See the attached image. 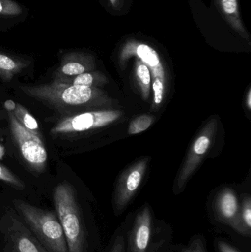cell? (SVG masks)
<instances>
[{
    "label": "cell",
    "mask_w": 251,
    "mask_h": 252,
    "mask_svg": "<svg viewBox=\"0 0 251 252\" xmlns=\"http://www.w3.org/2000/svg\"><path fill=\"white\" fill-rule=\"evenodd\" d=\"M29 65L28 61L0 53V78L10 81Z\"/></svg>",
    "instance_id": "cell-9"
},
{
    "label": "cell",
    "mask_w": 251,
    "mask_h": 252,
    "mask_svg": "<svg viewBox=\"0 0 251 252\" xmlns=\"http://www.w3.org/2000/svg\"><path fill=\"white\" fill-rule=\"evenodd\" d=\"M18 122L27 130H29L35 134H40L39 126L36 119L19 103H16L14 108L10 112Z\"/></svg>",
    "instance_id": "cell-10"
},
{
    "label": "cell",
    "mask_w": 251,
    "mask_h": 252,
    "mask_svg": "<svg viewBox=\"0 0 251 252\" xmlns=\"http://www.w3.org/2000/svg\"><path fill=\"white\" fill-rule=\"evenodd\" d=\"M137 53L146 63L150 66H155L159 64V59L157 53L149 46L141 44L137 49Z\"/></svg>",
    "instance_id": "cell-13"
},
{
    "label": "cell",
    "mask_w": 251,
    "mask_h": 252,
    "mask_svg": "<svg viewBox=\"0 0 251 252\" xmlns=\"http://www.w3.org/2000/svg\"><path fill=\"white\" fill-rule=\"evenodd\" d=\"M18 213L27 226L48 252H68L61 225L56 213L21 200H15Z\"/></svg>",
    "instance_id": "cell-3"
},
{
    "label": "cell",
    "mask_w": 251,
    "mask_h": 252,
    "mask_svg": "<svg viewBox=\"0 0 251 252\" xmlns=\"http://www.w3.org/2000/svg\"><path fill=\"white\" fill-rule=\"evenodd\" d=\"M109 252H125V239L122 235L115 237Z\"/></svg>",
    "instance_id": "cell-18"
},
{
    "label": "cell",
    "mask_w": 251,
    "mask_h": 252,
    "mask_svg": "<svg viewBox=\"0 0 251 252\" xmlns=\"http://www.w3.org/2000/svg\"><path fill=\"white\" fill-rule=\"evenodd\" d=\"M181 252H207L206 246L202 238H195L190 241V244L185 248L183 249Z\"/></svg>",
    "instance_id": "cell-16"
},
{
    "label": "cell",
    "mask_w": 251,
    "mask_h": 252,
    "mask_svg": "<svg viewBox=\"0 0 251 252\" xmlns=\"http://www.w3.org/2000/svg\"><path fill=\"white\" fill-rule=\"evenodd\" d=\"M88 59L79 53H68L63 56L60 66L53 73V81H59L85 73L88 70Z\"/></svg>",
    "instance_id": "cell-8"
},
{
    "label": "cell",
    "mask_w": 251,
    "mask_h": 252,
    "mask_svg": "<svg viewBox=\"0 0 251 252\" xmlns=\"http://www.w3.org/2000/svg\"><path fill=\"white\" fill-rule=\"evenodd\" d=\"M8 117L12 136L24 159L35 171H44L47 166V152L41 135L27 130L10 112Z\"/></svg>",
    "instance_id": "cell-5"
},
{
    "label": "cell",
    "mask_w": 251,
    "mask_h": 252,
    "mask_svg": "<svg viewBox=\"0 0 251 252\" xmlns=\"http://www.w3.org/2000/svg\"><path fill=\"white\" fill-rule=\"evenodd\" d=\"M0 231L7 252H48L26 223L12 211H7L0 219Z\"/></svg>",
    "instance_id": "cell-4"
},
{
    "label": "cell",
    "mask_w": 251,
    "mask_h": 252,
    "mask_svg": "<svg viewBox=\"0 0 251 252\" xmlns=\"http://www.w3.org/2000/svg\"><path fill=\"white\" fill-rule=\"evenodd\" d=\"M249 107H251V93H250V94H249Z\"/></svg>",
    "instance_id": "cell-24"
},
{
    "label": "cell",
    "mask_w": 251,
    "mask_h": 252,
    "mask_svg": "<svg viewBox=\"0 0 251 252\" xmlns=\"http://www.w3.org/2000/svg\"><path fill=\"white\" fill-rule=\"evenodd\" d=\"M153 90L155 93V102L156 104L161 103L162 100V94H163V84L159 79H156L153 84Z\"/></svg>",
    "instance_id": "cell-20"
},
{
    "label": "cell",
    "mask_w": 251,
    "mask_h": 252,
    "mask_svg": "<svg viewBox=\"0 0 251 252\" xmlns=\"http://www.w3.org/2000/svg\"><path fill=\"white\" fill-rule=\"evenodd\" d=\"M20 90L29 97L67 116L90 103L94 94L90 87L68 85L54 81L40 85L21 86Z\"/></svg>",
    "instance_id": "cell-2"
},
{
    "label": "cell",
    "mask_w": 251,
    "mask_h": 252,
    "mask_svg": "<svg viewBox=\"0 0 251 252\" xmlns=\"http://www.w3.org/2000/svg\"><path fill=\"white\" fill-rule=\"evenodd\" d=\"M218 217L221 223L229 226L237 233L250 236L242 223L238 201L232 192H225L221 197L218 206Z\"/></svg>",
    "instance_id": "cell-7"
},
{
    "label": "cell",
    "mask_w": 251,
    "mask_h": 252,
    "mask_svg": "<svg viewBox=\"0 0 251 252\" xmlns=\"http://www.w3.org/2000/svg\"><path fill=\"white\" fill-rule=\"evenodd\" d=\"M139 78L141 80V82L144 84H149L150 81V72L145 65H141L137 70Z\"/></svg>",
    "instance_id": "cell-21"
},
{
    "label": "cell",
    "mask_w": 251,
    "mask_h": 252,
    "mask_svg": "<svg viewBox=\"0 0 251 252\" xmlns=\"http://www.w3.org/2000/svg\"><path fill=\"white\" fill-rule=\"evenodd\" d=\"M217 245H218V251L219 252H240L237 251L232 246L230 245L229 244L223 241V240L218 241L217 242Z\"/></svg>",
    "instance_id": "cell-23"
},
{
    "label": "cell",
    "mask_w": 251,
    "mask_h": 252,
    "mask_svg": "<svg viewBox=\"0 0 251 252\" xmlns=\"http://www.w3.org/2000/svg\"><path fill=\"white\" fill-rule=\"evenodd\" d=\"M160 225L154 220L151 212L144 209L134 221L128 235V252H159L163 245L159 229Z\"/></svg>",
    "instance_id": "cell-6"
},
{
    "label": "cell",
    "mask_w": 251,
    "mask_h": 252,
    "mask_svg": "<svg viewBox=\"0 0 251 252\" xmlns=\"http://www.w3.org/2000/svg\"><path fill=\"white\" fill-rule=\"evenodd\" d=\"M223 7L225 13H234L237 10V4L236 0H223Z\"/></svg>",
    "instance_id": "cell-22"
},
{
    "label": "cell",
    "mask_w": 251,
    "mask_h": 252,
    "mask_svg": "<svg viewBox=\"0 0 251 252\" xmlns=\"http://www.w3.org/2000/svg\"><path fill=\"white\" fill-rule=\"evenodd\" d=\"M22 13L20 4L13 0H0V16H19Z\"/></svg>",
    "instance_id": "cell-12"
},
{
    "label": "cell",
    "mask_w": 251,
    "mask_h": 252,
    "mask_svg": "<svg viewBox=\"0 0 251 252\" xmlns=\"http://www.w3.org/2000/svg\"><path fill=\"white\" fill-rule=\"evenodd\" d=\"M141 182V174L139 172L134 171L130 175L127 181L126 187L128 192H134L138 188Z\"/></svg>",
    "instance_id": "cell-17"
},
{
    "label": "cell",
    "mask_w": 251,
    "mask_h": 252,
    "mask_svg": "<svg viewBox=\"0 0 251 252\" xmlns=\"http://www.w3.org/2000/svg\"><path fill=\"white\" fill-rule=\"evenodd\" d=\"M53 201L68 252H85V225L72 187L66 182L59 184L53 191Z\"/></svg>",
    "instance_id": "cell-1"
},
{
    "label": "cell",
    "mask_w": 251,
    "mask_h": 252,
    "mask_svg": "<svg viewBox=\"0 0 251 252\" xmlns=\"http://www.w3.org/2000/svg\"><path fill=\"white\" fill-rule=\"evenodd\" d=\"M241 220L249 235H251V206L250 201L245 202L241 212Z\"/></svg>",
    "instance_id": "cell-15"
},
{
    "label": "cell",
    "mask_w": 251,
    "mask_h": 252,
    "mask_svg": "<svg viewBox=\"0 0 251 252\" xmlns=\"http://www.w3.org/2000/svg\"><path fill=\"white\" fill-rule=\"evenodd\" d=\"M151 122V119L148 116H141L137 118L130 125L129 133L136 134V133L144 131L146 129L148 128Z\"/></svg>",
    "instance_id": "cell-14"
},
{
    "label": "cell",
    "mask_w": 251,
    "mask_h": 252,
    "mask_svg": "<svg viewBox=\"0 0 251 252\" xmlns=\"http://www.w3.org/2000/svg\"><path fill=\"white\" fill-rule=\"evenodd\" d=\"M0 180L20 190L25 189V184L22 180L15 176L7 167H4L1 164H0Z\"/></svg>",
    "instance_id": "cell-11"
},
{
    "label": "cell",
    "mask_w": 251,
    "mask_h": 252,
    "mask_svg": "<svg viewBox=\"0 0 251 252\" xmlns=\"http://www.w3.org/2000/svg\"><path fill=\"white\" fill-rule=\"evenodd\" d=\"M209 145V139L206 136H202L196 141L194 150L197 154H203L206 152Z\"/></svg>",
    "instance_id": "cell-19"
}]
</instances>
